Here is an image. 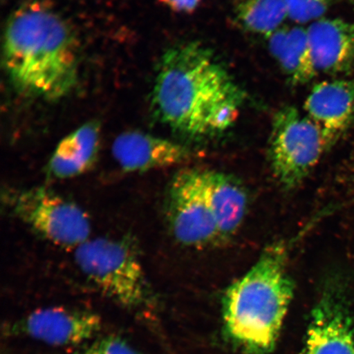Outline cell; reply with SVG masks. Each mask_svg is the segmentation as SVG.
<instances>
[{"mask_svg": "<svg viewBox=\"0 0 354 354\" xmlns=\"http://www.w3.org/2000/svg\"><path fill=\"white\" fill-rule=\"evenodd\" d=\"M73 354H140L131 344L118 336L96 337Z\"/></svg>", "mask_w": 354, "mask_h": 354, "instance_id": "18", "label": "cell"}, {"mask_svg": "<svg viewBox=\"0 0 354 354\" xmlns=\"http://www.w3.org/2000/svg\"><path fill=\"white\" fill-rule=\"evenodd\" d=\"M203 189L218 227L221 243L241 228L248 210V194L243 185L230 175L202 170Z\"/></svg>", "mask_w": 354, "mask_h": 354, "instance_id": "13", "label": "cell"}, {"mask_svg": "<svg viewBox=\"0 0 354 354\" xmlns=\"http://www.w3.org/2000/svg\"><path fill=\"white\" fill-rule=\"evenodd\" d=\"M269 140V162L279 184L299 187L329 149L320 127L294 106L274 115Z\"/></svg>", "mask_w": 354, "mask_h": 354, "instance_id": "5", "label": "cell"}, {"mask_svg": "<svg viewBox=\"0 0 354 354\" xmlns=\"http://www.w3.org/2000/svg\"><path fill=\"white\" fill-rule=\"evenodd\" d=\"M112 153L124 171L140 172L187 161L189 149L174 141L148 133L129 131L113 141Z\"/></svg>", "mask_w": 354, "mask_h": 354, "instance_id": "11", "label": "cell"}, {"mask_svg": "<svg viewBox=\"0 0 354 354\" xmlns=\"http://www.w3.org/2000/svg\"><path fill=\"white\" fill-rule=\"evenodd\" d=\"M287 263V246L272 243L224 293L225 331L247 352L265 354L276 346L295 295Z\"/></svg>", "mask_w": 354, "mask_h": 354, "instance_id": "3", "label": "cell"}, {"mask_svg": "<svg viewBox=\"0 0 354 354\" xmlns=\"http://www.w3.org/2000/svg\"><path fill=\"white\" fill-rule=\"evenodd\" d=\"M171 10L180 13H192L197 10L202 0H158Z\"/></svg>", "mask_w": 354, "mask_h": 354, "instance_id": "19", "label": "cell"}, {"mask_svg": "<svg viewBox=\"0 0 354 354\" xmlns=\"http://www.w3.org/2000/svg\"><path fill=\"white\" fill-rule=\"evenodd\" d=\"M100 124L88 122L77 128L57 145L47 171L53 178H73L85 174L94 165L100 145Z\"/></svg>", "mask_w": 354, "mask_h": 354, "instance_id": "14", "label": "cell"}, {"mask_svg": "<svg viewBox=\"0 0 354 354\" xmlns=\"http://www.w3.org/2000/svg\"><path fill=\"white\" fill-rule=\"evenodd\" d=\"M74 259L83 275L122 306L137 309L151 302L143 266L125 241L88 239L75 250Z\"/></svg>", "mask_w": 354, "mask_h": 354, "instance_id": "4", "label": "cell"}, {"mask_svg": "<svg viewBox=\"0 0 354 354\" xmlns=\"http://www.w3.org/2000/svg\"><path fill=\"white\" fill-rule=\"evenodd\" d=\"M305 114L334 145L354 122V80H332L316 84L304 103Z\"/></svg>", "mask_w": 354, "mask_h": 354, "instance_id": "10", "label": "cell"}, {"mask_svg": "<svg viewBox=\"0 0 354 354\" xmlns=\"http://www.w3.org/2000/svg\"><path fill=\"white\" fill-rule=\"evenodd\" d=\"M353 4H354V0H353Z\"/></svg>", "mask_w": 354, "mask_h": 354, "instance_id": "20", "label": "cell"}, {"mask_svg": "<svg viewBox=\"0 0 354 354\" xmlns=\"http://www.w3.org/2000/svg\"><path fill=\"white\" fill-rule=\"evenodd\" d=\"M246 97L209 48L181 43L168 48L159 61L151 110L163 125L198 139L232 127Z\"/></svg>", "mask_w": 354, "mask_h": 354, "instance_id": "1", "label": "cell"}, {"mask_svg": "<svg viewBox=\"0 0 354 354\" xmlns=\"http://www.w3.org/2000/svg\"><path fill=\"white\" fill-rule=\"evenodd\" d=\"M308 328L302 354H354V314L342 273L323 283Z\"/></svg>", "mask_w": 354, "mask_h": 354, "instance_id": "7", "label": "cell"}, {"mask_svg": "<svg viewBox=\"0 0 354 354\" xmlns=\"http://www.w3.org/2000/svg\"><path fill=\"white\" fill-rule=\"evenodd\" d=\"M234 13L248 32L269 37L288 19L283 0H237Z\"/></svg>", "mask_w": 354, "mask_h": 354, "instance_id": "16", "label": "cell"}, {"mask_svg": "<svg viewBox=\"0 0 354 354\" xmlns=\"http://www.w3.org/2000/svg\"><path fill=\"white\" fill-rule=\"evenodd\" d=\"M6 198L13 215L57 246L76 250L90 239L91 221L86 212L53 190H10Z\"/></svg>", "mask_w": 354, "mask_h": 354, "instance_id": "6", "label": "cell"}, {"mask_svg": "<svg viewBox=\"0 0 354 354\" xmlns=\"http://www.w3.org/2000/svg\"><path fill=\"white\" fill-rule=\"evenodd\" d=\"M310 48L317 73L344 76L354 69V22L322 19L307 28Z\"/></svg>", "mask_w": 354, "mask_h": 354, "instance_id": "12", "label": "cell"}, {"mask_svg": "<svg viewBox=\"0 0 354 354\" xmlns=\"http://www.w3.org/2000/svg\"><path fill=\"white\" fill-rule=\"evenodd\" d=\"M335 0H283L288 19L299 25L313 24L324 17Z\"/></svg>", "mask_w": 354, "mask_h": 354, "instance_id": "17", "label": "cell"}, {"mask_svg": "<svg viewBox=\"0 0 354 354\" xmlns=\"http://www.w3.org/2000/svg\"><path fill=\"white\" fill-rule=\"evenodd\" d=\"M3 62L13 85L26 95L59 100L77 82V39L64 17L41 0L22 4L8 19Z\"/></svg>", "mask_w": 354, "mask_h": 354, "instance_id": "2", "label": "cell"}, {"mask_svg": "<svg viewBox=\"0 0 354 354\" xmlns=\"http://www.w3.org/2000/svg\"><path fill=\"white\" fill-rule=\"evenodd\" d=\"M103 326L95 313L64 307H48L12 322L7 335L21 336L53 347H82L99 335Z\"/></svg>", "mask_w": 354, "mask_h": 354, "instance_id": "9", "label": "cell"}, {"mask_svg": "<svg viewBox=\"0 0 354 354\" xmlns=\"http://www.w3.org/2000/svg\"><path fill=\"white\" fill-rule=\"evenodd\" d=\"M267 39L270 54L291 85L303 86L315 78L318 73L313 63L307 28L282 26Z\"/></svg>", "mask_w": 354, "mask_h": 354, "instance_id": "15", "label": "cell"}, {"mask_svg": "<svg viewBox=\"0 0 354 354\" xmlns=\"http://www.w3.org/2000/svg\"><path fill=\"white\" fill-rule=\"evenodd\" d=\"M166 212L171 232L181 245L203 249L221 243L203 189L202 170L189 168L176 174L167 189Z\"/></svg>", "mask_w": 354, "mask_h": 354, "instance_id": "8", "label": "cell"}]
</instances>
